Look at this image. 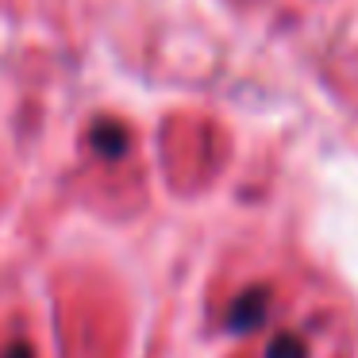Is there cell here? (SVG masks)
<instances>
[{
  "instance_id": "obj_2",
  "label": "cell",
  "mask_w": 358,
  "mask_h": 358,
  "mask_svg": "<svg viewBox=\"0 0 358 358\" xmlns=\"http://www.w3.org/2000/svg\"><path fill=\"white\" fill-rule=\"evenodd\" d=\"M89 139H93V147L101 150L104 158H120L127 150V131L120 124H96Z\"/></svg>"
},
{
  "instance_id": "obj_3",
  "label": "cell",
  "mask_w": 358,
  "mask_h": 358,
  "mask_svg": "<svg viewBox=\"0 0 358 358\" xmlns=\"http://www.w3.org/2000/svg\"><path fill=\"white\" fill-rule=\"evenodd\" d=\"M266 358H308V347H304V339H296V335H278V339H270V347H266Z\"/></svg>"
},
{
  "instance_id": "obj_4",
  "label": "cell",
  "mask_w": 358,
  "mask_h": 358,
  "mask_svg": "<svg viewBox=\"0 0 358 358\" xmlns=\"http://www.w3.org/2000/svg\"><path fill=\"white\" fill-rule=\"evenodd\" d=\"M4 358H35V350L27 347V343H12L8 355H4Z\"/></svg>"
},
{
  "instance_id": "obj_1",
  "label": "cell",
  "mask_w": 358,
  "mask_h": 358,
  "mask_svg": "<svg viewBox=\"0 0 358 358\" xmlns=\"http://www.w3.org/2000/svg\"><path fill=\"white\" fill-rule=\"evenodd\" d=\"M270 293H266L262 285H255V289H247V293L239 296V301L231 304V316H227V327H231V331H255L258 324H262L266 320V308H270Z\"/></svg>"
}]
</instances>
